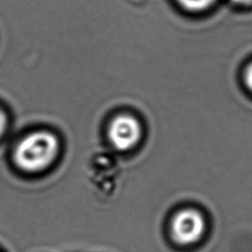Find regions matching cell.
<instances>
[{
	"label": "cell",
	"mask_w": 252,
	"mask_h": 252,
	"mask_svg": "<svg viewBox=\"0 0 252 252\" xmlns=\"http://www.w3.org/2000/svg\"><path fill=\"white\" fill-rule=\"evenodd\" d=\"M179 5L190 12H202L209 9L217 0H177Z\"/></svg>",
	"instance_id": "277c9868"
},
{
	"label": "cell",
	"mask_w": 252,
	"mask_h": 252,
	"mask_svg": "<svg viewBox=\"0 0 252 252\" xmlns=\"http://www.w3.org/2000/svg\"><path fill=\"white\" fill-rule=\"evenodd\" d=\"M8 127V117L6 113L0 108V138L5 134Z\"/></svg>",
	"instance_id": "8992f818"
},
{
	"label": "cell",
	"mask_w": 252,
	"mask_h": 252,
	"mask_svg": "<svg viewBox=\"0 0 252 252\" xmlns=\"http://www.w3.org/2000/svg\"><path fill=\"white\" fill-rule=\"evenodd\" d=\"M107 136L116 150L128 151L139 143L142 136V127L135 116L126 113L119 114L109 123Z\"/></svg>",
	"instance_id": "3957f363"
},
{
	"label": "cell",
	"mask_w": 252,
	"mask_h": 252,
	"mask_svg": "<svg viewBox=\"0 0 252 252\" xmlns=\"http://www.w3.org/2000/svg\"><path fill=\"white\" fill-rule=\"evenodd\" d=\"M233 3L241 6H247L252 4V0H231Z\"/></svg>",
	"instance_id": "52a82bcc"
},
{
	"label": "cell",
	"mask_w": 252,
	"mask_h": 252,
	"mask_svg": "<svg viewBox=\"0 0 252 252\" xmlns=\"http://www.w3.org/2000/svg\"><path fill=\"white\" fill-rule=\"evenodd\" d=\"M207 231V220L203 213L195 208L180 209L173 214L168 224L171 240L179 246H191L199 243Z\"/></svg>",
	"instance_id": "7a4b0ae2"
},
{
	"label": "cell",
	"mask_w": 252,
	"mask_h": 252,
	"mask_svg": "<svg viewBox=\"0 0 252 252\" xmlns=\"http://www.w3.org/2000/svg\"><path fill=\"white\" fill-rule=\"evenodd\" d=\"M59 153L57 137L45 130L26 135L14 149L13 159L22 171L39 172L50 166Z\"/></svg>",
	"instance_id": "6da1fadb"
},
{
	"label": "cell",
	"mask_w": 252,
	"mask_h": 252,
	"mask_svg": "<svg viewBox=\"0 0 252 252\" xmlns=\"http://www.w3.org/2000/svg\"><path fill=\"white\" fill-rule=\"evenodd\" d=\"M244 83L247 89L252 92V62L248 64V66L245 68L244 71Z\"/></svg>",
	"instance_id": "5b68a950"
},
{
	"label": "cell",
	"mask_w": 252,
	"mask_h": 252,
	"mask_svg": "<svg viewBox=\"0 0 252 252\" xmlns=\"http://www.w3.org/2000/svg\"><path fill=\"white\" fill-rule=\"evenodd\" d=\"M0 252H2V251H1V250H0Z\"/></svg>",
	"instance_id": "ba28073f"
}]
</instances>
